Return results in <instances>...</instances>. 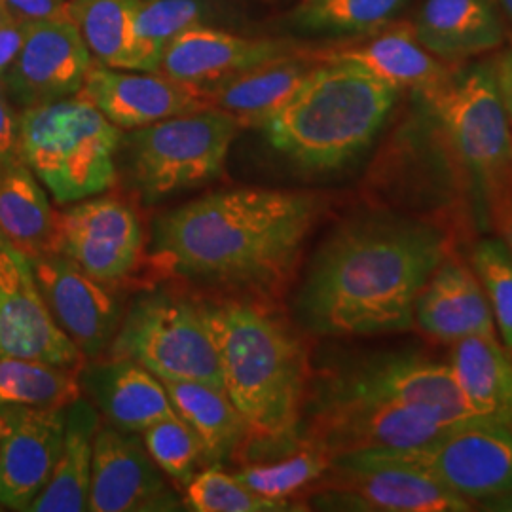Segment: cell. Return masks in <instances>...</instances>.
Returning <instances> with one entry per match:
<instances>
[{"label":"cell","mask_w":512,"mask_h":512,"mask_svg":"<svg viewBox=\"0 0 512 512\" xmlns=\"http://www.w3.org/2000/svg\"><path fill=\"white\" fill-rule=\"evenodd\" d=\"M0 410L8 421L0 446V507L27 511L54 473L67 406H0Z\"/></svg>","instance_id":"obj_18"},{"label":"cell","mask_w":512,"mask_h":512,"mask_svg":"<svg viewBox=\"0 0 512 512\" xmlns=\"http://www.w3.org/2000/svg\"><path fill=\"white\" fill-rule=\"evenodd\" d=\"M319 215L321 200L306 192L219 190L154 220L150 260L167 275L272 300L291 283Z\"/></svg>","instance_id":"obj_1"},{"label":"cell","mask_w":512,"mask_h":512,"mask_svg":"<svg viewBox=\"0 0 512 512\" xmlns=\"http://www.w3.org/2000/svg\"><path fill=\"white\" fill-rule=\"evenodd\" d=\"M6 429H8V421H6L2 410H0V446H2V440H4V435H6Z\"/></svg>","instance_id":"obj_46"},{"label":"cell","mask_w":512,"mask_h":512,"mask_svg":"<svg viewBox=\"0 0 512 512\" xmlns=\"http://www.w3.org/2000/svg\"><path fill=\"white\" fill-rule=\"evenodd\" d=\"M448 365L478 420L512 427V355L499 336L459 340Z\"/></svg>","instance_id":"obj_27"},{"label":"cell","mask_w":512,"mask_h":512,"mask_svg":"<svg viewBox=\"0 0 512 512\" xmlns=\"http://www.w3.org/2000/svg\"><path fill=\"white\" fill-rule=\"evenodd\" d=\"M471 268L494 313L501 344L512 355V253L503 238H482L471 253Z\"/></svg>","instance_id":"obj_36"},{"label":"cell","mask_w":512,"mask_h":512,"mask_svg":"<svg viewBox=\"0 0 512 512\" xmlns=\"http://www.w3.org/2000/svg\"><path fill=\"white\" fill-rule=\"evenodd\" d=\"M184 499L165 480L143 439L112 425H99L93 440L88 511H183Z\"/></svg>","instance_id":"obj_16"},{"label":"cell","mask_w":512,"mask_h":512,"mask_svg":"<svg viewBox=\"0 0 512 512\" xmlns=\"http://www.w3.org/2000/svg\"><path fill=\"white\" fill-rule=\"evenodd\" d=\"M317 61H348L389 86L423 93L452 73L450 63L429 54L416 38L410 21H393L382 31L348 38L336 48L310 50Z\"/></svg>","instance_id":"obj_22"},{"label":"cell","mask_w":512,"mask_h":512,"mask_svg":"<svg viewBox=\"0 0 512 512\" xmlns=\"http://www.w3.org/2000/svg\"><path fill=\"white\" fill-rule=\"evenodd\" d=\"M69 0H4L14 18L23 21H42L65 16Z\"/></svg>","instance_id":"obj_39"},{"label":"cell","mask_w":512,"mask_h":512,"mask_svg":"<svg viewBox=\"0 0 512 512\" xmlns=\"http://www.w3.org/2000/svg\"><path fill=\"white\" fill-rule=\"evenodd\" d=\"M317 65L321 61L310 54V48H300L203 88L207 107L228 112L241 128H262L285 107Z\"/></svg>","instance_id":"obj_25"},{"label":"cell","mask_w":512,"mask_h":512,"mask_svg":"<svg viewBox=\"0 0 512 512\" xmlns=\"http://www.w3.org/2000/svg\"><path fill=\"white\" fill-rule=\"evenodd\" d=\"M450 253L435 224L372 211L344 220L317 249L296 298L304 329L376 336L414 329L423 285Z\"/></svg>","instance_id":"obj_2"},{"label":"cell","mask_w":512,"mask_h":512,"mask_svg":"<svg viewBox=\"0 0 512 512\" xmlns=\"http://www.w3.org/2000/svg\"><path fill=\"white\" fill-rule=\"evenodd\" d=\"M300 48L283 38L241 37L194 25L167 46L156 73L207 88Z\"/></svg>","instance_id":"obj_20"},{"label":"cell","mask_w":512,"mask_h":512,"mask_svg":"<svg viewBox=\"0 0 512 512\" xmlns=\"http://www.w3.org/2000/svg\"><path fill=\"white\" fill-rule=\"evenodd\" d=\"M99 425V410L88 397L80 395L67 406L63 444L54 473L27 512L88 511L93 440Z\"/></svg>","instance_id":"obj_28"},{"label":"cell","mask_w":512,"mask_h":512,"mask_svg":"<svg viewBox=\"0 0 512 512\" xmlns=\"http://www.w3.org/2000/svg\"><path fill=\"white\" fill-rule=\"evenodd\" d=\"M8 93L0 80V162L19 158V116L10 107Z\"/></svg>","instance_id":"obj_38"},{"label":"cell","mask_w":512,"mask_h":512,"mask_svg":"<svg viewBox=\"0 0 512 512\" xmlns=\"http://www.w3.org/2000/svg\"><path fill=\"white\" fill-rule=\"evenodd\" d=\"M494 73L497 92L512 129V48L499 55L494 63Z\"/></svg>","instance_id":"obj_41"},{"label":"cell","mask_w":512,"mask_h":512,"mask_svg":"<svg viewBox=\"0 0 512 512\" xmlns=\"http://www.w3.org/2000/svg\"><path fill=\"white\" fill-rule=\"evenodd\" d=\"M315 509L376 512H465L473 503L420 471L378 459L368 452L330 461Z\"/></svg>","instance_id":"obj_11"},{"label":"cell","mask_w":512,"mask_h":512,"mask_svg":"<svg viewBox=\"0 0 512 512\" xmlns=\"http://www.w3.org/2000/svg\"><path fill=\"white\" fill-rule=\"evenodd\" d=\"M0 509H2V507H0Z\"/></svg>","instance_id":"obj_47"},{"label":"cell","mask_w":512,"mask_h":512,"mask_svg":"<svg viewBox=\"0 0 512 512\" xmlns=\"http://www.w3.org/2000/svg\"><path fill=\"white\" fill-rule=\"evenodd\" d=\"M202 21V0H137L128 71L156 73L167 46Z\"/></svg>","instance_id":"obj_32"},{"label":"cell","mask_w":512,"mask_h":512,"mask_svg":"<svg viewBox=\"0 0 512 512\" xmlns=\"http://www.w3.org/2000/svg\"><path fill=\"white\" fill-rule=\"evenodd\" d=\"M260 298L203 300L219 351L222 387L249 427L239 463L302 444L311 384L310 351L300 334Z\"/></svg>","instance_id":"obj_3"},{"label":"cell","mask_w":512,"mask_h":512,"mask_svg":"<svg viewBox=\"0 0 512 512\" xmlns=\"http://www.w3.org/2000/svg\"><path fill=\"white\" fill-rule=\"evenodd\" d=\"M148 456L169 480L186 488L203 469V448L198 435L179 416L150 425L143 433Z\"/></svg>","instance_id":"obj_37"},{"label":"cell","mask_w":512,"mask_h":512,"mask_svg":"<svg viewBox=\"0 0 512 512\" xmlns=\"http://www.w3.org/2000/svg\"><path fill=\"white\" fill-rule=\"evenodd\" d=\"M368 454L420 471L473 505L512 490V427L507 425L467 423L423 446Z\"/></svg>","instance_id":"obj_10"},{"label":"cell","mask_w":512,"mask_h":512,"mask_svg":"<svg viewBox=\"0 0 512 512\" xmlns=\"http://www.w3.org/2000/svg\"><path fill=\"white\" fill-rule=\"evenodd\" d=\"M0 357L80 368L84 355L55 323L29 258L0 241Z\"/></svg>","instance_id":"obj_14"},{"label":"cell","mask_w":512,"mask_h":512,"mask_svg":"<svg viewBox=\"0 0 512 512\" xmlns=\"http://www.w3.org/2000/svg\"><path fill=\"white\" fill-rule=\"evenodd\" d=\"M175 414L198 435L209 465L238 459L249 427L224 389L202 382H164Z\"/></svg>","instance_id":"obj_29"},{"label":"cell","mask_w":512,"mask_h":512,"mask_svg":"<svg viewBox=\"0 0 512 512\" xmlns=\"http://www.w3.org/2000/svg\"><path fill=\"white\" fill-rule=\"evenodd\" d=\"M109 357L145 366L162 382L222 387L219 351L202 302L171 291L139 294L110 342Z\"/></svg>","instance_id":"obj_8"},{"label":"cell","mask_w":512,"mask_h":512,"mask_svg":"<svg viewBox=\"0 0 512 512\" xmlns=\"http://www.w3.org/2000/svg\"><path fill=\"white\" fill-rule=\"evenodd\" d=\"M421 95L467 175L482 226H497L512 205V129L497 92L494 63L452 69Z\"/></svg>","instance_id":"obj_5"},{"label":"cell","mask_w":512,"mask_h":512,"mask_svg":"<svg viewBox=\"0 0 512 512\" xmlns=\"http://www.w3.org/2000/svg\"><path fill=\"white\" fill-rule=\"evenodd\" d=\"M478 509L486 512H512V490L507 494L497 495L478 503Z\"/></svg>","instance_id":"obj_42"},{"label":"cell","mask_w":512,"mask_h":512,"mask_svg":"<svg viewBox=\"0 0 512 512\" xmlns=\"http://www.w3.org/2000/svg\"><path fill=\"white\" fill-rule=\"evenodd\" d=\"M184 505L194 512L294 511L293 499H272L251 492L220 465L203 467L184 488Z\"/></svg>","instance_id":"obj_35"},{"label":"cell","mask_w":512,"mask_h":512,"mask_svg":"<svg viewBox=\"0 0 512 512\" xmlns=\"http://www.w3.org/2000/svg\"><path fill=\"white\" fill-rule=\"evenodd\" d=\"M497 228H499L501 238L509 245V249H511L512 253V205L503 213L501 220L497 222Z\"/></svg>","instance_id":"obj_43"},{"label":"cell","mask_w":512,"mask_h":512,"mask_svg":"<svg viewBox=\"0 0 512 512\" xmlns=\"http://www.w3.org/2000/svg\"><path fill=\"white\" fill-rule=\"evenodd\" d=\"M80 368L0 357V406L65 408L82 395Z\"/></svg>","instance_id":"obj_31"},{"label":"cell","mask_w":512,"mask_h":512,"mask_svg":"<svg viewBox=\"0 0 512 512\" xmlns=\"http://www.w3.org/2000/svg\"><path fill=\"white\" fill-rule=\"evenodd\" d=\"M338 380L393 403L420 410L446 427L478 420L448 363L416 351H376L329 370Z\"/></svg>","instance_id":"obj_12"},{"label":"cell","mask_w":512,"mask_h":512,"mask_svg":"<svg viewBox=\"0 0 512 512\" xmlns=\"http://www.w3.org/2000/svg\"><path fill=\"white\" fill-rule=\"evenodd\" d=\"M410 0H306L293 14L302 31L325 37L359 38L382 31Z\"/></svg>","instance_id":"obj_33"},{"label":"cell","mask_w":512,"mask_h":512,"mask_svg":"<svg viewBox=\"0 0 512 512\" xmlns=\"http://www.w3.org/2000/svg\"><path fill=\"white\" fill-rule=\"evenodd\" d=\"M410 23L421 46L446 63L488 54L507 37L497 0H421Z\"/></svg>","instance_id":"obj_24"},{"label":"cell","mask_w":512,"mask_h":512,"mask_svg":"<svg viewBox=\"0 0 512 512\" xmlns=\"http://www.w3.org/2000/svg\"><path fill=\"white\" fill-rule=\"evenodd\" d=\"M92 67V54L71 19L31 21L2 84L14 103L29 109L78 95Z\"/></svg>","instance_id":"obj_15"},{"label":"cell","mask_w":512,"mask_h":512,"mask_svg":"<svg viewBox=\"0 0 512 512\" xmlns=\"http://www.w3.org/2000/svg\"><path fill=\"white\" fill-rule=\"evenodd\" d=\"M78 378L93 406L120 431L139 435L150 425L177 416L164 382L129 359H93L82 365Z\"/></svg>","instance_id":"obj_23"},{"label":"cell","mask_w":512,"mask_h":512,"mask_svg":"<svg viewBox=\"0 0 512 512\" xmlns=\"http://www.w3.org/2000/svg\"><path fill=\"white\" fill-rule=\"evenodd\" d=\"M143 253L141 220L116 196L97 194L59 213V255L110 289L137 270Z\"/></svg>","instance_id":"obj_13"},{"label":"cell","mask_w":512,"mask_h":512,"mask_svg":"<svg viewBox=\"0 0 512 512\" xmlns=\"http://www.w3.org/2000/svg\"><path fill=\"white\" fill-rule=\"evenodd\" d=\"M239 129L234 116L215 109L133 129L122 139L133 190L156 203L219 179Z\"/></svg>","instance_id":"obj_7"},{"label":"cell","mask_w":512,"mask_h":512,"mask_svg":"<svg viewBox=\"0 0 512 512\" xmlns=\"http://www.w3.org/2000/svg\"><path fill=\"white\" fill-rule=\"evenodd\" d=\"M122 139V129L80 93L19 114V158L61 205L116 183Z\"/></svg>","instance_id":"obj_6"},{"label":"cell","mask_w":512,"mask_h":512,"mask_svg":"<svg viewBox=\"0 0 512 512\" xmlns=\"http://www.w3.org/2000/svg\"><path fill=\"white\" fill-rule=\"evenodd\" d=\"M330 456L302 439L293 450L241 463L234 476L251 492L272 499H293L327 475Z\"/></svg>","instance_id":"obj_34"},{"label":"cell","mask_w":512,"mask_h":512,"mask_svg":"<svg viewBox=\"0 0 512 512\" xmlns=\"http://www.w3.org/2000/svg\"><path fill=\"white\" fill-rule=\"evenodd\" d=\"M12 21H16L14 14H12L10 8L4 4V0H0V27L6 25V23H12Z\"/></svg>","instance_id":"obj_44"},{"label":"cell","mask_w":512,"mask_h":512,"mask_svg":"<svg viewBox=\"0 0 512 512\" xmlns=\"http://www.w3.org/2000/svg\"><path fill=\"white\" fill-rule=\"evenodd\" d=\"M0 241L29 260L59 255V213L21 158L0 162Z\"/></svg>","instance_id":"obj_26"},{"label":"cell","mask_w":512,"mask_h":512,"mask_svg":"<svg viewBox=\"0 0 512 512\" xmlns=\"http://www.w3.org/2000/svg\"><path fill=\"white\" fill-rule=\"evenodd\" d=\"M31 21L16 19L12 23H6L0 27V80L2 76L8 73L12 63L16 61L19 50L25 42L27 31H29Z\"/></svg>","instance_id":"obj_40"},{"label":"cell","mask_w":512,"mask_h":512,"mask_svg":"<svg viewBox=\"0 0 512 512\" xmlns=\"http://www.w3.org/2000/svg\"><path fill=\"white\" fill-rule=\"evenodd\" d=\"M448 429L420 410L366 393L332 376H311L300 435L330 459L353 452L404 450L433 442Z\"/></svg>","instance_id":"obj_9"},{"label":"cell","mask_w":512,"mask_h":512,"mask_svg":"<svg viewBox=\"0 0 512 512\" xmlns=\"http://www.w3.org/2000/svg\"><path fill=\"white\" fill-rule=\"evenodd\" d=\"M29 262L55 323L84 359L93 361L107 353L124 315L110 287L86 274L67 256H40Z\"/></svg>","instance_id":"obj_17"},{"label":"cell","mask_w":512,"mask_h":512,"mask_svg":"<svg viewBox=\"0 0 512 512\" xmlns=\"http://www.w3.org/2000/svg\"><path fill=\"white\" fill-rule=\"evenodd\" d=\"M414 327L442 344L497 336L494 313L475 270L448 253L427 279L414 306Z\"/></svg>","instance_id":"obj_21"},{"label":"cell","mask_w":512,"mask_h":512,"mask_svg":"<svg viewBox=\"0 0 512 512\" xmlns=\"http://www.w3.org/2000/svg\"><path fill=\"white\" fill-rule=\"evenodd\" d=\"M120 129L147 128L167 118L209 109L200 86L160 73L93 65L80 90Z\"/></svg>","instance_id":"obj_19"},{"label":"cell","mask_w":512,"mask_h":512,"mask_svg":"<svg viewBox=\"0 0 512 512\" xmlns=\"http://www.w3.org/2000/svg\"><path fill=\"white\" fill-rule=\"evenodd\" d=\"M497 4L501 8V12L512 21V0H497Z\"/></svg>","instance_id":"obj_45"},{"label":"cell","mask_w":512,"mask_h":512,"mask_svg":"<svg viewBox=\"0 0 512 512\" xmlns=\"http://www.w3.org/2000/svg\"><path fill=\"white\" fill-rule=\"evenodd\" d=\"M399 90L348 61H323L262 126L300 169L327 173L357 158L384 126Z\"/></svg>","instance_id":"obj_4"},{"label":"cell","mask_w":512,"mask_h":512,"mask_svg":"<svg viewBox=\"0 0 512 512\" xmlns=\"http://www.w3.org/2000/svg\"><path fill=\"white\" fill-rule=\"evenodd\" d=\"M137 0H69L65 16L73 21L97 65L129 69Z\"/></svg>","instance_id":"obj_30"}]
</instances>
